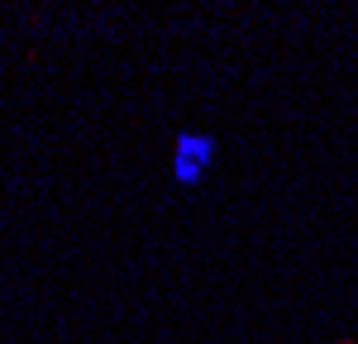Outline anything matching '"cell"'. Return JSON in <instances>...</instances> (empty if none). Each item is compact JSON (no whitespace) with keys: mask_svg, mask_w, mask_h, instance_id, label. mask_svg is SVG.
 Segmentation results:
<instances>
[{"mask_svg":"<svg viewBox=\"0 0 358 344\" xmlns=\"http://www.w3.org/2000/svg\"><path fill=\"white\" fill-rule=\"evenodd\" d=\"M210 158H215V139L210 134H182L177 148H172V172H177V182H201L206 172H210Z\"/></svg>","mask_w":358,"mask_h":344,"instance_id":"obj_1","label":"cell"}]
</instances>
